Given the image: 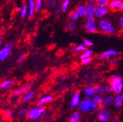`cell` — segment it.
Here are the masks:
<instances>
[{
	"label": "cell",
	"mask_w": 123,
	"mask_h": 122,
	"mask_svg": "<svg viewBox=\"0 0 123 122\" xmlns=\"http://www.w3.org/2000/svg\"><path fill=\"white\" fill-rule=\"evenodd\" d=\"M12 84H13V81H10V80H8V81H6L3 82L0 87H1L2 89H7L8 88H10Z\"/></svg>",
	"instance_id": "44dd1931"
},
{
	"label": "cell",
	"mask_w": 123,
	"mask_h": 122,
	"mask_svg": "<svg viewBox=\"0 0 123 122\" xmlns=\"http://www.w3.org/2000/svg\"><path fill=\"white\" fill-rule=\"evenodd\" d=\"M109 4V0H97V5L100 7H105Z\"/></svg>",
	"instance_id": "7402d4cb"
},
{
	"label": "cell",
	"mask_w": 123,
	"mask_h": 122,
	"mask_svg": "<svg viewBox=\"0 0 123 122\" xmlns=\"http://www.w3.org/2000/svg\"><path fill=\"white\" fill-rule=\"evenodd\" d=\"M110 84L111 85L113 92L116 94H119L122 92L123 88V81L120 77L116 78H111Z\"/></svg>",
	"instance_id": "7a4b0ae2"
},
{
	"label": "cell",
	"mask_w": 123,
	"mask_h": 122,
	"mask_svg": "<svg viewBox=\"0 0 123 122\" xmlns=\"http://www.w3.org/2000/svg\"><path fill=\"white\" fill-rule=\"evenodd\" d=\"M79 104H80V94L79 92H75L70 102V107L71 108H75V107H76Z\"/></svg>",
	"instance_id": "7c38bea8"
},
{
	"label": "cell",
	"mask_w": 123,
	"mask_h": 122,
	"mask_svg": "<svg viewBox=\"0 0 123 122\" xmlns=\"http://www.w3.org/2000/svg\"><path fill=\"white\" fill-rule=\"evenodd\" d=\"M50 3H51V6L54 7V6L56 5V0H51V2H50Z\"/></svg>",
	"instance_id": "ab89813d"
},
{
	"label": "cell",
	"mask_w": 123,
	"mask_h": 122,
	"mask_svg": "<svg viewBox=\"0 0 123 122\" xmlns=\"http://www.w3.org/2000/svg\"><path fill=\"white\" fill-rule=\"evenodd\" d=\"M32 84H33V82H30V83H29L28 84H26V86H24L20 88L19 89H17L16 91H15V95H20V94L24 93L25 91H26L28 89H29L31 87H32Z\"/></svg>",
	"instance_id": "4fadbf2b"
},
{
	"label": "cell",
	"mask_w": 123,
	"mask_h": 122,
	"mask_svg": "<svg viewBox=\"0 0 123 122\" xmlns=\"http://www.w3.org/2000/svg\"><path fill=\"white\" fill-rule=\"evenodd\" d=\"M123 104V94L117 96L114 99V105L116 108H119L122 106Z\"/></svg>",
	"instance_id": "9a60e30c"
},
{
	"label": "cell",
	"mask_w": 123,
	"mask_h": 122,
	"mask_svg": "<svg viewBox=\"0 0 123 122\" xmlns=\"http://www.w3.org/2000/svg\"><path fill=\"white\" fill-rule=\"evenodd\" d=\"M43 113H44V108H42V107H40V108H35L32 109L29 112H28L27 115L29 118L36 120L38 118H40Z\"/></svg>",
	"instance_id": "277c9868"
},
{
	"label": "cell",
	"mask_w": 123,
	"mask_h": 122,
	"mask_svg": "<svg viewBox=\"0 0 123 122\" xmlns=\"http://www.w3.org/2000/svg\"><path fill=\"white\" fill-rule=\"evenodd\" d=\"M109 8L112 11H123L122 0H111L109 2Z\"/></svg>",
	"instance_id": "8992f818"
},
{
	"label": "cell",
	"mask_w": 123,
	"mask_h": 122,
	"mask_svg": "<svg viewBox=\"0 0 123 122\" xmlns=\"http://www.w3.org/2000/svg\"><path fill=\"white\" fill-rule=\"evenodd\" d=\"M29 17L32 18L35 13V4L34 0H29Z\"/></svg>",
	"instance_id": "2e32d148"
},
{
	"label": "cell",
	"mask_w": 123,
	"mask_h": 122,
	"mask_svg": "<svg viewBox=\"0 0 123 122\" xmlns=\"http://www.w3.org/2000/svg\"><path fill=\"white\" fill-rule=\"evenodd\" d=\"M1 45H2V39L1 37H0V47H1Z\"/></svg>",
	"instance_id": "7bdbcfd3"
},
{
	"label": "cell",
	"mask_w": 123,
	"mask_h": 122,
	"mask_svg": "<svg viewBox=\"0 0 123 122\" xmlns=\"http://www.w3.org/2000/svg\"><path fill=\"white\" fill-rule=\"evenodd\" d=\"M69 3H70V0H65V1H64V2L62 4V10L63 12L67 11Z\"/></svg>",
	"instance_id": "4316f807"
},
{
	"label": "cell",
	"mask_w": 123,
	"mask_h": 122,
	"mask_svg": "<svg viewBox=\"0 0 123 122\" xmlns=\"http://www.w3.org/2000/svg\"><path fill=\"white\" fill-rule=\"evenodd\" d=\"M114 97L112 95L110 96H107L105 97L103 100H102V106H107V105H109L110 104H111L112 102H114Z\"/></svg>",
	"instance_id": "e0dca14e"
},
{
	"label": "cell",
	"mask_w": 123,
	"mask_h": 122,
	"mask_svg": "<svg viewBox=\"0 0 123 122\" xmlns=\"http://www.w3.org/2000/svg\"><path fill=\"white\" fill-rule=\"evenodd\" d=\"M95 91H96V93L98 94L99 95L103 94L105 93V87L102 86H98L95 88Z\"/></svg>",
	"instance_id": "cb8c5ba5"
},
{
	"label": "cell",
	"mask_w": 123,
	"mask_h": 122,
	"mask_svg": "<svg viewBox=\"0 0 123 122\" xmlns=\"http://www.w3.org/2000/svg\"><path fill=\"white\" fill-rule=\"evenodd\" d=\"M28 110L27 109H24V110H22L21 112H20V113H19V115H20V116H21V117H24V116H25L27 113H28Z\"/></svg>",
	"instance_id": "e575fe53"
},
{
	"label": "cell",
	"mask_w": 123,
	"mask_h": 122,
	"mask_svg": "<svg viewBox=\"0 0 123 122\" xmlns=\"http://www.w3.org/2000/svg\"><path fill=\"white\" fill-rule=\"evenodd\" d=\"M84 93L86 95V99H89L90 98H92V97H95V95L96 94V91H95V88H94L88 87V88H85Z\"/></svg>",
	"instance_id": "8fae6325"
},
{
	"label": "cell",
	"mask_w": 123,
	"mask_h": 122,
	"mask_svg": "<svg viewBox=\"0 0 123 122\" xmlns=\"http://www.w3.org/2000/svg\"><path fill=\"white\" fill-rule=\"evenodd\" d=\"M108 12H109V9L105 7H100V8H97L96 12H95V16L98 18H102L103 16H104L105 15H106Z\"/></svg>",
	"instance_id": "5bb4252c"
},
{
	"label": "cell",
	"mask_w": 123,
	"mask_h": 122,
	"mask_svg": "<svg viewBox=\"0 0 123 122\" xmlns=\"http://www.w3.org/2000/svg\"><path fill=\"white\" fill-rule=\"evenodd\" d=\"M92 50H86L85 51V52L81 55V58H86V57H90L92 55Z\"/></svg>",
	"instance_id": "484cf974"
},
{
	"label": "cell",
	"mask_w": 123,
	"mask_h": 122,
	"mask_svg": "<svg viewBox=\"0 0 123 122\" xmlns=\"http://www.w3.org/2000/svg\"><path fill=\"white\" fill-rule=\"evenodd\" d=\"M99 27L103 32L107 34H111L114 32V26L109 20H101L99 22Z\"/></svg>",
	"instance_id": "3957f363"
},
{
	"label": "cell",
	"mask_w": 123,
	"mask_h": 122,
	"mask_svg": "<svg viewBox=\"0 0 123 122\" xmlns=\"http://www.w3.org/2000/svg\"><path fill=\"white\" fill-rule=\"evenodd\" d=\"M34 94H35V93H34V91H29V92H28L24 97V98H23V101L24 102H28L29 100H30L31 99H32L33 97H34Z\"/></svg>",
	"instance_id": "603a6c76"
},
{
	"label": "cell",
	"mask_w": 123,
	"mask_h": 122,
	"mask_svg": "<svg viewBox=\"0 0 123 122\" xmlns=\"http://www.w3.org/2000/svg\"><path fill=\"white\" fill-rule=\"evenodd\" d=\"M105 92H107V93H111V91H113L111 85L110 83H106L105 84Z\"/></svg>",
	"instance_id": "4dcf8cb0"
},
{
	"label": "cell",
	"mask_w": 123,
	"mask_h": 122,
	"mask_svg": "<svg viewBox=\"0 0 123 122\" xmlns=\"http://www.w3.org/2000/svg\"><path fill=\"white\" fill-rule=\"evenodd\" d=\"M77 12H78L79 16L80 17H82V16H85V15L86 13V9L85 7L84 6H80L78 7V9H77Z\"/></svg>",
	"instance_id": "ffe728a7"
},
{
	"label": "cell",
	"mask_w": 123,
	"mask_h": 122,
	"mask_svg": "<svg viewBox=\"0 0 123 122\" xmlns=\"http://www.w3.org/2000/svg\"><path fill=\"white\" fill-rule=\"evenodd\" d=\"M53 99V97L51 96H45V97H43L40 100L39 102H37V105H42L43 104H45L47 102H51V100Z\"/></svg>",
	"instance_id": "ac0fdd59"
},
{
	"label": "cell",
	"mask_w": 123,
	"mask_h": 122,
	"mask_svg": "<svg viewBox=\"0 0 123 122\" xmlns=\"http://www.w3.org/2000/svg\"><path fill=\"white\" fill-rule=\"evenodd\" d=\"M12 48V44L8 43L3 48L0 50V61H4L10 56V51Z\"/></svg>",
	"instance_id": "52a82bcc"
},
{
	"label": "cell",
	"mask_w": 123,
	"mask_h": 122,
	"mask_svg": "<svg viewBox=\"0 0 123 122\" xmlns=\"http://www.w3.org/2000/svg\"><path fill=\"white\" fill-rule=\"evenodd\" d=\"M119 22H120V26L122 28H123V16L120 18L119 19Z\"/></svg>",
	"instance_id": "f35d334b"
},
{
	"label": "cell",
	"mask_w": 123,
	"mask_h": 122,
	"mask_svg": "<svg viewBox=\"0 0 123 122\" xmlns=\"http://www.w3.org/2000/svg\"><path fill=\"white\" fill-rule=\"evenodd\" d=\"M85 50H86V47L84 45H79L78 46L74 48V51L76 52H79V51H85Z\"/></svg>",
	"instance_id": "f1b7e54d"
},
{
	"label": "cell",
	"mask_w": 123,
	"mask_h": 122,
	"mask_svg": "<svg viewBox=\"0 0 123 122\" xmlns=\"http://www.w3.org/2000/svg\"><path fill=\"white\" fill-rule=\"evenodd\" d=\"M92 61V58L91 57H86V58H81V63L83 64H86L91 62Z\"/></svg>",
	"instance_id": "1f68e13d"
},
{
	"label": "cell",
	"mask_w": 123,
	"mask_h": 122,
	"mask_svg": "<svg viewBox=\"0 0 123 122\" xmlns=\"http://www.w3.org/2000/svg\"><path fill=\"white\" fill-rule=\"evenodd\" d=\"M86 29L88 32H91V33L98 32V26L96 24V21L93 17L87 19L86 22Z\"/></svg>",
	"instance_id": "5b68a950"
},
{
	"label": "cell",
	"mask_w": 123,
	"mask_h": 122,
	"mask_svg": "<svg viewBox=\"0 0 123 122\" xmlns=\"http://www.w3.org/2000/svg\"><path fill=\"white\" fill-rule=\"evenodd\" d=\"M27 11H28V6L26 5H24L22 7V9L21 10V18H25L26 14H27Z\"/></svg>",
	"instance_id": "d4e9b609"
},
{
	"label": "cell",
	"mask_w": 123,
	"mask_h": 122,
	"mask_svg": "<svg viewBox=\"0 0 123 122\" xmlns=\"http://www.w3.org/2000/svg\"><path fill=\"white\" fill-rule=\"evenodd\" d=\"M70 17H71V18H72L73 21H75V20H78L80 16H79L78 12H77L75 11V12H73L70 15Z\"/></svg>",
	"instance_id": "d6a6232c"
},
{
	"label": "cell",
	"mask_w": 123,
	"mask_h": 122,
	"mask_svg": "<svg viewBox=\"0 0 123 122\" xmlns=\"http://www.w3.org/2000/svg\"><path fill=\"white\" fill-rule=\"evenodd\" d=\"M12 113L10 111H7V112H6V113H5V116H6L7 118H10L12 117Z\"/></svg>",
	"instance_id": "8d00e7d4"
},
{
	"label": "cell",
	"mask_w": 123,
	"mask_h": 122,
	"mask_svg": "<svg viewBox=\"0 0 123 122\" xmlns=\"http://www.w3.org/2000/svg\"><path fill=\"white\" fill-rule=\"evenodd\" d=\"M111 116V112L105 108H103L99 110L98 118L100 121H107Z\"/></svg>",
	"instance_id": "9c48e42d"
},
{
	"label": "cell",
	"mask_w": 123,
	"mask_h": 122,
	"mask_svg": "<svg viewBox=\"0 0 123 122\" xmlns=\"http://www.w3.org/2000/svg\"><path fill=\"white\" fill-rule=\"evenodd\" d=\"M99 105H97L93 100L90 99H85L84 101L81 102L79 105V108L81 111L84 113H89V112H93L98 110L99 108Z\"/></svg>",
	"instance_id": "6da1fadb"
},
{
	"label": "cell",
	"mask_w": 123,
	"mask_h": 122,
	"mask_svg": "<svg viewBox=\"0 0 123 122\" xmlns=\"http://www.w3.org/2000/svg\"><path fill=\"white\" fill-rule=\"evenodd\" d=\"M98 8V5H95L93 2H90L86 5V13L85 15V17L88 19L90 18H92L94 16V15H95L96 10Z\"/></svg>",
	"instance_id": "ba28073f"
},
{
	"label": "cell",
	"mask_w": 123,
	"mask_h": 122,
	"mask_svg": "<svg viewBox=\"0 0 123 122\" xmlns=\"http://www.w3.org/2000/svg\"><path fill=\"white\" fill-rule=\"evenodd\" d=\"M60 12H61V10H60V9H58V10H56V13H57V14H59Z\"/></svg>",
	"instance_id": "60d3db41"
},
{
	"label": "cell",
	"mask_w": 123,
	"mask_h": 122,
	"mask_svg": "<svg viewBox=\"0 0 123 122\" xmlns=\"http://www.w3.org/2000/svg\"><path fill=\"white\" fill-rule=\"evenodd\" d=\"M24 59V55H21V56H19L18 58V62H22V61H23Z\"/></svg>",
	"instance_id": "74e56055"
},
{
	"label": "cell",
	"mask_w": 123,
	"mask_h": 122,
	"mask_svg": "<svg viewBox=\"0 0 123 122\" xmlns=\"http://www.w3.org/2000/svg\"><path fill=\"white\" fill-rule=\"evenodd\" d=\"M81 118V116L79 114V112H75L70 117V121L71 122H77V121H79Z\"/></svg>",
	"instance_id": "d6986e66"
},
{
	"label": "cell",
	"mask_w": 123,
	"mask_h": 122,
	"mask_svg": "<svg viewBox=\"0 0 123 122\" xmlns=\"http://www.w3.org/2000/svg\"><path fill=\"white\" fill-rule=\"evenodd\" d=\"M42 5H43L42 0H35V10H39L41 8Z\"/></svg>",
	"instance_id": "f546056e"
},
{
	"label": "cell",
	"mask_w": 123,
	"mask_h": 122,
	"mask_svg": "<svg viewBox=\"0 0 123 122\" xmlns=\"http://www.w3.org/2000/svg\"><path fill=\"white\" fill-rule=\"evenodd\" d=\"M68 28H69V29H70V30H73V29H75V23H74V22H73V21H71V22H70V23H69Z\"/></svg>",
	"instance_id": "d590c367"
},
{
	"label": "cell",
	"mask_w": 123,
	"mask_h": 122,
	"mask_svg": "<svg viewBox=\"0 0 123 122\" xmlns=\"http://www.w3.org/2000/svg\"><path fill=\"white\" fill-rule=\"evenodd\" d=\"M95 1H97V0H89V2H95Z\"/></svg>",
	"instance_id": "b9f144b4"
},
{
	"label": "cell",
	"mask_w": 123,
	"mask_h": 122,
	"mask_svg": "<svg viewBox=\"0 0 123 122\" xmlns=\"http://www.w3.org/2000/svg\"><path fill=\"white\" fill-rule=\"evenodd\" d=\"M102 98L100 97V96H95L94 97H93V101L97 104V105H98L99 106H100L101 105H102Z\"/></svg>",
	"instance_id": "83f0119b"
},
{
	"label": "cell",
	"mask_w": 123,
	"mask_h": 122,
	"mask_svg": "<svg viewBox=\"0 0 123 122\" xmlns=\"http://www.w3.org/2000/svg\"><path fill=\"white\" fill-rule=\"evenodd\" d=\"M119 54V52L114 51V50H109V51H107L104 53H103L100 56H99V58L100 59H108V58H110L111 57L114 56H116V55H118Z\"/></svg>",
	"instance_id": "30bf717a"
},
{
	"label": "cell",
	"mask_w": 123,
	"mask_h": 122,
	"mask_svg": "<svg viewBox=\"0 0 123 122\" xmlns=\"http://www.w3.org/2000/svg\"><path fill=\"white\" fill-rule=\"evenodd\" d=\"M84 44L86 45V46H88V47L92 46V45H93V42L90 40H86V39L84 40Z\"/></svg>",
	"instance_id": "836d02e7"
}]
</instances>
